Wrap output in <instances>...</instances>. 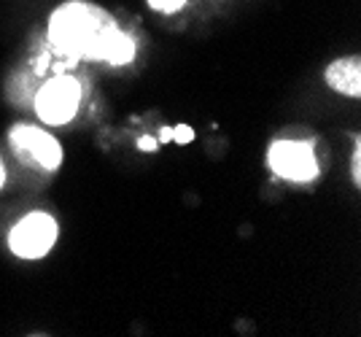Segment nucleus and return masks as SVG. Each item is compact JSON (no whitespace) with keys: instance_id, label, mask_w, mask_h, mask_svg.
I'll list each match as a JSON object with an SVG mask.
<instances>
[{"instance_id":"f257e3e1","label":"nucleus","mask_w":361,"mask_h":337,"mask_svg":"<svg viewBox=\"0 0 361 337\" xmlns=\"http://www.w3.org/2000/svg\"><path fill=\"white\" fill-rule=\"evenodd\" d=\"M51 47L71 60H106L124 65L135 57V44L114 25V19L92 3H65L49 19Z\"/></svg>"},{"instance_id":"f03ea898","label":"nucleus","mask_w":361,"mask_h":337,"mask_svg":"<svg viewBox=\"0 0 361 337\" xmlns=\"http://www.w3.org/2000/svg\"><path fill=\"white\" fill-rule=\"evenodd\" d=\"M57 240V224L46 214H30L8 235V245L22 259H41Z\"/></svg>"},{"instance_id":"7ed1b4c3","label":"nucleus","mask_w":361,"mask_h":337,"mask_svg":"<svg viewBox=\"0 0 361 337\" xmlns=\"http://www.w3.org/2000/svg\"><path fill=\"white\" fill-rule=\"evenodd\" d=\"M81 100V87L71 76H57L35 97V111L46 124H65L73 119L75 108Z\"/></svg>"},{"instance_id":"20e7f679","label":"nucleus","mask_w":361,"mask_h":337,"mask_svg":"<svg viewBox=\"0 0 361 337\" xmlns=\"http://www.w3.org/2000/svg\"><path fill=\"white\" fill-rule=\"evenodd\" d=\"M267 162L275 176L288 181H310L318 176L310 143H300V140H275L267 154Z\"/></svg>"},{"instance_id":"39448f33","label":"nucleus","mask_w":361,"mask_h":337,"mask_svg":"<svg viewBox=\"0 0 361 337\" xmlns=\"http://www.w3.org/2000/svg\"><path fill=\"white\" fill-rule=\"evenodd\" d=\"M11 146H14V152H19V154H30L41 168H46V170L60 168V162H62L60 143L51 138V135L35 130V127H14V130H11Z\"/></svg>"},{"instance_id":"423d86ee","label":"nucleus","mask_w":361,"mask_h":337,"mask_svg":"<svg viewBox=\"0 0 361 337\" xmlns=\"http://www.w3.org/2000/svg\"><path fill=\"white\" fill-rule=\"evenodd\" d=\"M326 84L331 90L348 97H359L361 94V62L359 57H345V60L331 62L326 68Z\"/></svg>"},{"instance_id":"0eeeda50","label":"nucleus","mask_w":361,"mask_h":337,"mask_svg":"<svg viewBox=\"0 0 361 337\" xmlns=\"http://www.w3.org/2000/svg\"><path fill=\"white\" fill-rule=\"evenodd\" d=\"M149 3H151V8H157V11H162V14H173V11H178L186 0H149Z\"/></svg>"},{"instance_id":"6e6552de","label":"nucleus","mask_w":361,"mask_h":337,"mask_svg":"<svg viewBox=\"0 0 361 337\" xmlns=\"http://www.w3.org/2000/svg\"><path fill=\"white\" fill-rule=\"evenodd\" d=\"M173 138L178 140V143H189V140L195 138V130L192 127H176L173 130Z\"/></svg>"},{"instance_id":"1a4fd4ad","label":"nucleus","mask_w":361,"mask_h":337,"mask_svg":"<svg viewBox=\"0 0 361 337\" xmlns=\"http://www.w3.org/2000/svg\"><path fill=\"white\" fill-rule=\"evenodd\" d=\"M137 146H140L143 152H149V149L154 152V149H157V140H154V138H140V140H137Z\"/></svg>"},{"instance_id":"9d476101","label":"nucleus","mask_w":361,"mask_h":337,"mask_svg":"<svg viewBox=\"0 0 361 337\" xmlns=\"http://www.w3.org/2000/svg\"><path fill=\"white\" fill-rule=\"evenodd\" d=\"M162 140H173V130H162Z\"/></svg>"},{"instance_id":"9b49d317","label":"nucleus","mask_w":361,"mask_h":337,"mask_svg":"<svg viewBox=\"0 0 361 337\" xmlns=\"http://www.w3.org/2000/svg\"><path fill=\"white\" fill-rule=\"evenodd\" d=\"M3 181H6V170H3V165H0V186H3Z\"/></svg>"}]
</instances>
